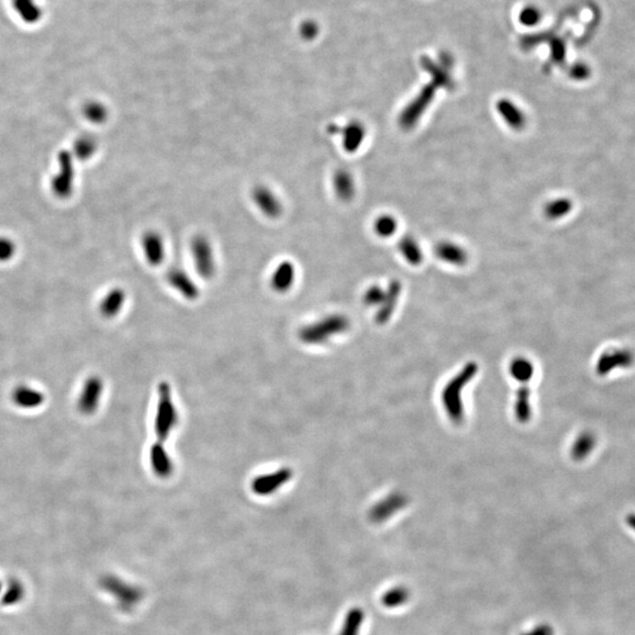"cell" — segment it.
<instances>
[{
	"label": "cell",
	"instance_id": "26",
	"mask_svg": "<svg viewBox=\"0 0 635 635\" xmlns=\"http://www.w3.org/2000/svg\"><path fill=\"white\" fill-rule=\"evenodd\" d=\"M84 115L89 122L93 124H103L108 118V110L100 102H89L84 106Z\"/></svg>",
	"mask_w": 635,
	"mask_h": 635
},
{
	"label": "cell",
	"instance_id": "2",
	"mask_svg": "<svg viewBox=\"0 0 635 635\" xmlns=\"http://www.w3.org/2000/svg\"><path fill=\"white\" fill-rule=\"evenodd\" d=\"M179 422L176 407L173 402L172 389L166 381L158 385V402L154 415V433L158 441L165 443Z\"/></svg>",
	"mask_w": 635,
	"mask_h": 635
},
{
	"label": "cell",
	"instance_id": "4",
	"mask_svg": "<svg viewBox=\"0 0 635 635\" xmlns=\"http://www.w3.org/2000/svg\"><path fill=\"white\" fill-rule=\"evenodd\" d=\"M191 254L198 275L206 280L213 278L217 270L216 257L213 246L206 235L197 234L193 237L191 242Z\"/></svg>",
	"mask_w": 635,
	"mask_h": 635
},
{
	"label": "cell",
	"instance_id": "29",
	"mask_svg": "<svg viewBox=\"0 0 635 635\" xmlns=\"http://www.w3.org/2000/svg\"><path fill=\"white\" fill-rule=\"evenodd\" d=\"M499 108H500V112L504 115L505 119L507 120L508 123L511 124L514 128H518V127H521L524 125V119L522 115H521V112L509 102H501Z\"/></svg>",
	"mask_w": 635,
	"mask_h": 635
},
{
	"label": "cell",
	"instance_id": "20",
	"mask_svg": "<svg viewBox=\"0 0 635 635\" xmlns=\"http://www.w3.org/2000/svg\"><path fill=\"white\" fill-rule=\"evenodd\" d=\"M333 186H334L336 196L341 200H351L354 197V192H356L354 181H353L351 173L347 172L346 170L336 171L333 178Z\"/></svg>",
	"mask_w": 635,
	"mask_h": 635
},
{
	"label": "cell",
	"instance_id": "25",
	"mask_svg": "<svg viewBox=\"0 0 635 635\" xmlns=\"http://www.w3.org/2000/svg\"><path fill=\"white\" fill-rule=\"evenodd\" d=\"M98 150V141L93 135H82L74 143V153L80 160H87L95 156Z\"/></svg>",
	"mask_w": 635,
	"mask_h": 635
},
{
	"label": "cell",
	"instance_id": "18",
	"mask_svg": "<svg viewBox=\"0 0 635 635\" xmlns=\"http://www.w3.org/2000/svg\"><path fill=\"white\" fill-rule=\"evenodd\" d=\"M595 446H597V437L594 433H592L590 430L582 432L572 445L570 455L575 461H581V460L586 459L587 457L594 451Z\"/></svg>",
	"mask_w": 635,
	"mask_h": 635
},
{
	"label": "cell",
	"instance_id": "33",
	"mask_svg": "<svg viewBox=\"0 0 635 635\" xmlns=\"http://www.w3.org/2000/svg\"><path fill=\"white\" fill-rule=\"evenodd\" d=\"M16 252L14 242L11 239L0 238V262H8L12 258L13 254Z\"/></svg>",
	"mask_w": 635,
	"mask_h": 635
},
{
	"label": "cell",
	"instance_id": "32",
	"mask_svg": "<svg viewBox=\"0 0 635 635\" xmlns=\"http://www.w3.org/2000/svg\"><path fill=\"white\" fill-rule=\"evenodd\" d=\"M395 229H397V222L393 218L389 217V216L379 218L376 222V232L384 237L391 235Z\"/></svg>",
	"mask_w": 635,
	"mask_h": 635
},
{
	"label": "cell",
	"instance_id": "24",
	"mask_svg": "<svg viewBox=\"0 0 635 635\" xmlns=\"http://www.w3.org/2000/svg\"><path fill=\"white\" fill-rule=\"evenodd\" d=\"M365 619V614L361 608H352L346 614L343 628L339 635H359L360 628Z\"/></svg>",
	"mask_w": 635,
	"mask_h": 635
},
{
	"label": "cell",
	"instance_id": "35",
	"mask_svg": "<svg viewBox=\"0 0 635 635\" xmlns=\"http://www.w3.org/2000/svg\"><path fill=\"white\" fill-rule=\"evenodd\" d=\"M521 635H554V630L549 623H540L529 632H524Z\"/></svg>",
	"mask_w": 635,
	"mask_h": 635
},
{
	"label": "cell",
	"instance_id": "5",
	"mask_svg": "<svg viewBox=\"0 0 635 635\" xmlns=\"http://www.w3.org/2000/svg\"><path fill=\"white\" fill-rule=\"evenodd\" d=\"M59 172L52 179V191L58 198L70 197L73 191L74 168L73 159L70 152L62 151L58 156Z\"/></svg>",
	"mask_w": 635,
	"mask_h": 635
},
{
	"label": "cell",
	"instance_id": "1",
	"mask_svg": "<svg viewBox=\"0 0 635 635\" xmlns=\"http://www.w3.org/2000/svg\"><path fill=\"white\" fill-rule=\"evenodd\" d=\"M478 371V366L474 362H470L460 371L450 382L445 386L441 393V402L448 417L454 424H460L463 420V391L468 382L474 378Z\"/></svg>",
	"mask_w": 635,
	"mask_h": 635
},
{
	"label": "cell",
	"instance_id": "21",
	"mask_svg": "<svg viewBox=\"0 0 635 635\" xmlns=\"http://www.w3.org/2000/svg\"><path fill=\"white\" fill-rule=\"evenodd\" d=\"M514 413L518 422L521 424L529 422L532 415V407L529 402V389L522 386L516 393V402L514 405Z\"/></svg>",
	"mask_w": 635,
	"mask_h": 635
},
{
	"label": "cell",
	"instance_id": "8",
	"mask_svg": "<svg viewBox=\"0 0 635 635\" xmlns=\"http://www.w3.org/2000/svg\"><path fill=\"white\" fill-rule=\"evenodd\" d=\"M634 353L630 349H613L603 352L597 362V373L607 376L615 369H628L634 364Z\"/></svg>",
	"mask_w": 635,
	"mask_h": 635
},
{
	"label": "cell",
	"instance_id": "16",
	"mask_svg": "<svg viewBox=\"0 0 635 635\" xmlns=\"http://www.w3.org/2000/svg\"><path fill=\"white\" fill-rule=\"evenodd\" d=\"M125 300H126V293L124 290L119 287L112 288L111 291L107 292L106 295L104 297L99 305L102 316L108 319L115 318L123 310Z\"/></svg>",
	"mask_w": 635,
	"mask_h": 635
},
{
	"label": "cell",
	"instance_id": "13",
	"mask_svg": "<svg viewBox=\"0 0 635 635\" xmlns=\"http://www.w3.org/2000/svg\"><path fill=\"white\" fill-rule=\"evenodd\" d=\"M150 463L152 471L160 479H168L174 471L172 459L166 451L164 443L160 441L153 443L150 448Z\"/></svg>",
	"mask_w": 635,
	"mask_h": 635
},
{
	"label": "cell",
	"instance_id": "9",
	"mask_svg": "<svg viewBox=\"0 0 635 635\" xmlns=\"http://www.w3.org/2000/svg\"><path fill=\"white\" fill-rule=\"evenodd\" d=\"M104 382L97 376L90 377L84 382L82 393L79 395L78 408L82 414L91 415L95 413L100 404L103 394Z\"/></svg>",
	"mask_w": 635,
	"mask_h": 635
},
{
	"label": "cell",
	"instance_id": "6",
	"mask_svg": "<svg viewBox=\"0 0 635 635\" xmlns=\"http://www.w3.org/2000/svg\"><path fill=\"white\" fill-rule=\"evenodd\" d=\"M293 478V470L290 467L279 468L277 471L260 474L251 483V489L257 496H267L277 492Z\"/></svg>",
	"mask_w": 635,
	"mask_h": 635
},
{
	"label": "cell",
	"instance_id": "22",
	"mask_svg": "<svg viewBox=\"0 0 635 635\" xmlns=\"http://www.w3.org/2000/svg\"><path fill=\"white\" fill-rule=\"evenodd\" d=\"M509 373L519 382H529L534 374V366L526 358H516L509 365Z\"/></svg>",
	"mask_w": 635,
	"mask_h": 635
},
{
	"label": "cell",
	"instance_id": "7",
	"mask_svg": "<svg viewBox=\"0 0 635 635\" xmlns=\"http://www.w3.org/2000/svg\"><path fill=\"white\" fill-rule=\"evenodd\" d=\"M251 197L254 205L268 219H278L284 212L281 200L270 187L265 185H258L252 189Z\"/></svg>",
	"mask_w": 635,
	"mask_h": 635
},
{
	"label": "cell",
	"instance_id": "31",
	"mask_svg": "<svg viewBox=\"0 0 635 635\" xmlns=\"http://www.w3.org/2000/svg\"><path fill=\"white\" fill-rule=\"evenodd\" d=\"M541 11L535 6H527L521 11L520 19L521 24L524 26H534L541 21Z\"/></svg>",
	"mask_w": 635,
	"mask_h": 635
},
{
	"label": "cell",
	"instance_id": "14",
	"mask_svg": "<svg viewBox=\"0 0 635 635\" xmlns=\"http://www.w3.org/2000/svg\"><path fill=\"white\" fill-rule=\"evenodd\" d=\"M297 268L293 262L284 260L279 262L270 275V287L277 293H286L295 285Z\"/></svg>",
	"mask_w": 635,
	"mask_h": 635
},
{
	"label": "cell",
	"instance_id": "12",
	"mask_svg": "<svg viewBox=\"0 0 635 635\" xmlns=\"http://www.w3.org/2000/svg\"><path fill=\"white\" fill-rule=\"evenodd\" d=\"M406 505H407L406 496L402 493H392L371 508L369 519L373 522L380 524L382 521L389 519L391 516H393L395 513L399 512L402 508L405 507Z\"/></svg>",
	"mask_w": 635,
	"mask_h": 635
},
{
	"label": "cell",
	"instance_id": "23",
	"mask_svg": "<svg viewBox=\"0 0 635 635\" xmlns=\"http://www.w3.org/2000/svg\"><path fill=\"white\" fill-rule=\"evenodd\" d=\"M410 599V590L404 586L392 587L381 597V603L386 608H397L407 603Z\"/></svg>",
	"mask_w": 635,
	"mask_h": 635
},
{
	"label": "cell",
	"instance_id": "17",
	"mask_svg": "<svg viewBox=\"0 0 635 635\" xmlns=\"http://www.w3.org/2000/svg\"><path fill=\"white\" fill-rule=\"evenodd\" d=\"M13 402L21 408H37L44 402L45 397L41 391L29 386H19L12 394Z\"/></svg>",
	"mask_w": 635,
	"mask_h": 635
},
{
	"label": "cell",
	"instance_id": "19",
	"mask_svg": "<svg viewBox=\"0 0 635 635\" xmlns=\"http://www.w3.org/2000/svg\"><path fill=\"white\" fill-rule=\"evenodd\" d=\"M339 133L343 135V145H344L345 150L352 153V152L357 151L360 143H362L365 130L361 124L352 122L349 125H346L344 128H340Z\"/></svg>",
	"mask_w": 635,
	"mask_h": 635
},
{
	"label": "cell",
	"instance_id": "10",
	"mask_svg": "<svg viewBox=\"0 0 635 635\" xmlns=\"http://www.w3.org/2000/svg\"><path fill=\"white\" fill-rule=\"evenodd\" d=\"M166 280L170 284V286L172 287L173 290H176L178 293H181L185 299L193 301V300H197L200 295V290L197 286V284L194 283V280L189 277V273L183 270L181 267H171L166 273Z\"/></svg>",
	"mask_w": 635,
	"mask_h": 635
},
{
	"label": "cell",
	"instance_id": "36",
	"mask_svg": "<svg viewBox=\"0 0 635 635\" xmlns=\"http://www.w3.org/2000/svg\"><path fill=\"white\" fill-rule=\"evenodd\" d=\"M626 522H627L628 526L635 532V513L628 514L627 518H626Z\"/></svg>",
	"mask_w": 635,
	"mask_h": 635
},
{
	"label": "cell",
	"instance_id": "28",
	"mask_svg": "<svg viewBox=\"0 0 635 635\" xmlns=\"http://www.w3.org/2000/svg\"><path fill=\"white\" fill-rule=\"evenodd\" d=\"M437 252H438V255L440 258L446 260V262H452V264H459L460 265L466 260L465 252L460 250L459 247L452 245V244H441L438 247Z\"/></svg>",
	"mask_w": 635,
	"mask_h": 635
},
{
	"label": "cell",
	"instance_id": "30",
	"mask_svg": "<svg viewBox=\"0 0 635 635\" xmlns=\"http://www.w3.org/2000/svg\"><path fill=\"white\" fill-rule=\"evenodd\" d=\"M400 249L407 260L412 264H419L422 260V253L419 251V247L412 239H402Z\"/></svg>",
	"mask_w": 635,
	"mask_h": 635
},
{
	"label": "cell",
	"instance_id": "34",
	"mask_svg": "<svg viewBox=\"0 0 635 635\" xmlns=\"http://www.w3.org/2000/svg\"><path fill=\"white\" fill-rule=\"evenodd\" d=\"M386 293L382 291L379 287H371L369 291H366L365 295H364V301L367 305H377V303H380L385 300Z\"/></svg>",
	"mask_w": 635,
	"mask_h": 635
},
{
	"label": "cell",
	"instance_id": "11",
	"mask_svg": "<svg viewBox=\"0 0 635 635\" xmlns=\"http://www.w3.org/2000/svg\"><path fill=\"white\" fill-rule=\"evenodd\" d=\"M143 257L151 266H160L165 262L166 245L163 235L157 231H148L141 237Z\"/></svg>",
	"mask_w": 635,
	"mask_h": 635
},
{
	"label": "cell",
	"instance_id": "15",
	"mask_svg": "<svg viewBox=\"0 0 635 635\" xmlns=\"http://www.w3.org/2000/svg\"><path fill=\"white\" fill-rule=\"evenodd\" d=\"M12 8L16 16L21 18L25 24L36 25L43 19L44 12L37 0H11Z\"/></svg>",
	"mask_w": 635,
	"mask_h": 635
},
{
	"label": "cell",
	"instance_id": "3",
	"mask_svg": "<svg viewBox=\"0 0 635 635\" xmlns=\"http://www.w3.org/2000/svg\"><path fill=\"white\" fill-rule=\"evenodd\" d=\"M349 327V320L346 316L331 314L300 328L298 336L303 344L323 345L333 336L346 332Z\"/></svg>",
	"mask_w": 635,
	"mask_h": 635
},
{
	"label": "cell",
	"instance_id": "27",
	"mask_svg": "<svg viewBox=\"0 0 635 635\" xmlns=\"http://www.w3.org/2000/svg\"><path fill=\"white\" fill-rule=\"evenodd\" d=\"M399 292H400V286L395 283L391 286L389 293H386V298L385 300H384V301H385V306L381 308L380 312L378 313V323L382 324V323H385V321L389 319V316L393 313L394 306H395V303H397Z\"/></svg>",
	"mask_w": 635,
	"mask_h": 635
}]
</instances>
